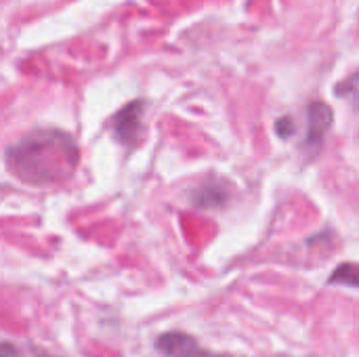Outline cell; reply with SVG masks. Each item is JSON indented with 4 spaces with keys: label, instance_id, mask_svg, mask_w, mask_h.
<instances>
[{
    "label": "cell",
    "instance_id": "cell-1",
    "mask_svg": "<svg viewBox=\"0 0 359 357\" xmlns=\"http://www.w3.org/2000/svg\"><path fill=\"white\" fill-rule=\"evenodd\" d=\"M76 141L57 128H40L25 135L6 151L8 170L29 183L48 185L67 179L78 166Z\"/></svg>",
    "mask_w": 359,
    "mask_h": 357
},
{
    "label": "cell",
    "instance_id": "cell-2",
    "mask_svg": "<svg viewBox=\"0 0 359 357\" xmlns=\"http://www.w3.org/2000/svg\"><path fill=\"white\" fill-rule=\"evenodd\" d=\"M156 349L162 351L166 357H231L225 353H212L206 351L194 337L185 332H166L158 337Z\"/></svg>",
    "mask_w": 359,
    "mask_h": 357
},
{
    "label": "cell",
    "instance_id": "cell-3",
    "mask_svg": "<svg viewBox=\"0 0 359 357\" xmlns=\"http://www.w3.org/2000/svg\"><path fill=\"white\" fill-rule=\"evenodd\" d=\"M141 116H143V101H130L114 116V133L118 141L133 145L139 139Z\"/></svg>",
    "mask_w": 359,
    "mask_h": 357
},
{
    "label": "cell",
    "instance_id": "cell-4",
    "mask_svg": "<svg viewBox=\"0 0 359 357\" xmlns=\"http://www.w3.org/2000/svg\"><path fill=\"white\" fill-rule=\"evenodd\" d=\"M332 118H334L332 107L326 105L324 101L309 103V107H307V135H305L307 147H318L324 141L328 128L332 126Z\"/></svg>",
    "mask_w": 359,
    "mask_h": 357
},
{
    "label": "cell",
    "instance_id": "cell-5",
    "mask_svg": "<svg viewBox=\"0 0 359 357\" xmlns=\"http://www.w3.org/2000/svg\"><path fill=\"white\" fill-rule=\"evenodd\" d=\"M330 284H347L349 288H358V267L353 263H345V265L337 267L334 274L330 276Z\"/></svg>",
    "mask_w": 359,
    "mask_h": 357
},
{
    "label": "cell",
    "instance_id": "cell-6",
    "mask_svg": "<svg viewBox=\"0 0 359 357\" xmlns=\"http://www.w3.org/2000/svg\"><path fill=\"white\" fill-rule=\"evenodd\" d=\"M196 206L200 208H208V206H221L225 202V196L217 189V187H202L196 198H194Z\"/></svg>",
    "mask_w": 359,
    "mask_h": 357
},
{
    "label": "cell",
    "instance_id": "cell-7",
    "mask_svg": "<svg viewBox=\"0 0 359 357\" xmlns=\"http://www.w3.org/2000/svg\"><path fill=\"white\" fill-rule=\"evenodd\" d=\"M276 133H278L282 139L290 137V135L294 133V122H292V118H288V116L280 118V120L276 122Z\"/></svg>",
    "mask_w": 359,
    "mask_h": 357
},
{
    "label": "cell",
    "instance_id": "cell-8",
    "mask_svg": "<svg viewBox=\"0 0 359 357\" xmlns=\"http://www.w3.org/2000/svg\"><path fill=\"white\" fill-rule=\"evenodd\" d=\"M19 351L11 343H0V357H17Z\"/></svg>",
    "mask_w": 359,
    "mask_h": 357
}]
</instances>
